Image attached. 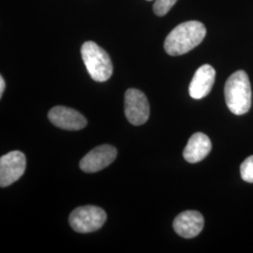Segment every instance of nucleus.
Segmentation results:
<instances>
[{"label": "nucleus", "mask_w": 253, "mask_h": 253, "mask_svg": "<svg viewBox=\"0 0 253 253\" xmlns=\"http://www.w3.org/2000/svg\"><path fill=\"white\" fill-rule=\"evenodd\" d=\"M207 35V28L198 21H188L174 27L164 42L166 53L172 56L187 54L199 45Z\"/></svg>", "instance_id": "1"}, {"label": "nucleus", "mask_w": 253, "mask_h": 253, "mask_svg": "<svg viewBox=\"0 0 253 253\" xmlns=\"http://www.w3.org/2000/svg\"><path fill=\"white\" fill-rule=\"evenodd\" d=\"M81 54L86 70L94 81L105 82L111 78L114 69L105 50L94 42H86L82 45Z\"/></svg>", "instance_id": "3"}, {"label": "nucleus", "mask_w": 253, "mask_h": 253, "mask_svg": "<svg viewBox=\"0 0 253 253\" xmlns=\"http://www.w3.org/2000/svg\"><path fill=\"white\" fill-rule=\"evenodd\" d=\"M27 168V158L21 151H10L0 159V186L8 187L18 180Z\"/></svg>", "instance_id": "6"}, {"label": "nucleus", "mask_w": 253, "mask_h": 253, "mask_svg": "<svg viewBox=\"0 0 253 253\" xmlns=\"http://www.w3.org/2000/svg\"><path fill=\"white\" fill-rule=\"evenodd\" d=\"M147 1H151V0H147Z\"/></svg>", "instance_id": "15"}, {"label": "nucleus", "mask_w": 253, "mask_h": 253, "mask_svg": "<svg viewBox=\"0 0 253 253\" xmlns=\"http://www.w3.org/2000/svg\"><path fill=\"white\" fill-rule=\"evenodd\" d=\"M216 78V71L208 64L201 66L190 82L189 92L194 100L207 97L212 89Z\"/></svg>", "instance_id": "10"}, {"label": "nucleus", "mask_w": 253, "mask_h": 253, "mask_svg": "<svg viewBox=\"0 0 253 253\" xmlns=\"http://www.w3.org/2000/svg\"><path fill=\"white\" fill-rule=\"evenodd\" d=\"M107 215L102 208L85 206L74 209L70 215V225L80 234L98 231L105 223Z\"/></svg>", "instance_id": "4"}, {"label": "nucleus", "mask_w": 253, "mask_h": 253, "mask_svg": "<svg viewBox=\"0 0 253 253\" xmlns=\"http://www.w3.org/2000/svg\"><path fill=\"white\" fill-rule=\"evenodd\" d=\"M211 149L212 144L208 136L197 132L190 137L183 151V157L188 163H199L208 157Z\"/></svg>", "instance_id": "11"}, {"label": "nucleus", "mask_w": 253, "mask_h": 253, "mask_svg": "<svg viewBox=\"0 0 253 253\" xmlns=\"http://www.w3.org/2000/svg\"><path fill=\"white\" fill-rule=\"evenodd\" d=\"M176 2L177 0H156L153 6L155 14L158 16L166 15Z\"/></svg>", "instance_id": "12"}, {"label": "nucleus", "mask_w": 253, "mask_h": 253, "mask_svg": "<svg viewBox=\"0 0 253 253\" xmlns=\"http://www.w3.org/2000/svg\"><path fill=\"white\" fill-rule=\"evenodd\" d=\"M117 156V148L113 145H100L92 149L82 159L80 168L82 171L88 173L99 172L114 163Z\"/></svg>", "instance_id": "7"}, {"label": "nucleus", "mask_w": 253, "mask_h": 253, "mask_svg": "<svg viewBox=\"0 0 253 253\" xmlns=\"http://www.w3.org/2000/svg\"><path fill=\"white\" fill-rule=\"evenodd\" d=\"M240 174L243 180L253 183V156L247 158L241 164Z\"/></svg>", "instance_id": "13"}, {"label": "nucleus", "mask_w": 253, "mask_h": 253, "mask_svg": "<svg viewBox=\"0 0 253 253\" xmlns=\"http://www.w3.org/2000/svg\"><path fill=\"white\" fill-rule=\"evenodd\" d=\"M227 107L237 116L247 114L252 107L253 92L251 82L244 71H237L227 80L224 86Z\"/></svg>", "instance_id": "2"}, {"label": "nucleus", "mask_w": 253, "mask_h": 253, "mask_svg": "<svg viewBox=\"0 0 253 253\" xmlns=\"http://www.w3.org/2000/svg\"><path fill=\"white\" fill-rule=\"evenodd\" d=\"M205 224L203 215L193 210L180 213L173 220V230L181 237L193 238L202 232Z\"/></svg>", "instance_id": "9"}, {"label": "nucleus", "mask_w": 253, "mask_h": 253, "mask_svg": "<svg viewBox=\"0 0 253 253\" xmlns=\"http://www.w3.org/2000/svg\"><path fill=\"white\" fill-rule=\"evenodd\" d=\"M5 86H6V84L4 81V78L2 76H0V97H2L4 90H5Z\"/></svg>", "instance_id": "14"}, {"label": "nucleus", "mask_w": 253, "mask_h": 253, "mask_svg": "<svg viewBox=\"0 0 253 253\" xmlns=\"http://www.w3.org/2000/svg\"><path fill=\"white\" fill-rule=\"evenodd\" d=\"M150 108L147 98L141 90L129 88L125 93V115L134 126L145 124L149 118Z\"/></svg>", "instance_id": "5"}, {"label": "nucleus", "mask_w": 253, "mask_h": 253, "mask_svg": "<svg viewBox=\"0 0 253 253\" xmlns=\"http://www.w3.org/2000/svg\"><path fill=\"white\" fill-rule=\"evenodd\" d=\"M48 118L54 126L66 130H80L87 125L86 119L81 113L66 106L51 109Z\"/></svg>", "instance_id": "8"}]
</instances>
